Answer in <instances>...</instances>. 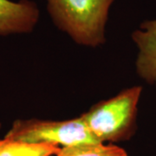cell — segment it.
<instances>
[{
  "label": "cell",
  "instance_id": "1",
  "mask_svg": "<svg viewBox=\"0 0 156 156\" xmlns=\"http://www.w3.org/2000/svg\"><path fill=\"white\" fill-rule=\"evenodd\" d=\"M54 24L79 45L95 48L106 41L115 0H44Z\"/></svg>",
  "mask_w": 156,
  "mask_h": 156
},
{
  "label": "cell",
  "instance_id": "2",
  "mask_svg": "<svg viewBox=\"0 0 156 156\" xmlns=\"http://www.w3.org/2000/svg\"><path fill=\"white\" fill-rule=\"evenodd\" d=\"M141 86L122 90L108 100L93 105L81 117L98 142H116L128 139L136 128Z\"/></svg>",
  "mask_w": 156,
  "mask_h": 156
},
{
  "label": "cell",
  "instance_id": "3",
  "mask_svg": "<svg viewBox=\"0 0 156 156\" xmlns=\"http://www.w3.org/2000/svg\"><path fill=\"white\" fill-rule=\"evenodd\" d=\"M5 137L29 143H46L60 147L98 142L81 115L65 121L17 119L12 123Z\"/></svg>",
  "mask_w": 156,
  "mask_h": 156
},
{
  "label": "cell",
  "instance_id": "4",
  "mask_svg": "<svg viewBox=\"0 0 156 156\" xmlns=\"http://www.w3.org/2000/svg\"><path fill=\"white\" fill-rule=\"evenodd\" d=\"M39 18L38 6L31 0H0V37L30 33Z\"/></svg>",
  "mask_w": 156,
  "mask_h": 156
},
{
  "label": "cell",
  "instance_id": "5",
  "mask_svg": "<svg viewBox=\"0 0 156 156\" xmlns=\"http://www.w3.org/2000/svg\"><path fill=\"white\" fill-rule=\"evenodd\" d=\"M131 37L138 50L135 61L137 75L156 89V19L141 23Z\"/></svg>",
  "mask_w": 156,
  "mask_h": 156
},
{
  "label": "cell",
  "instance_id": "6",
  "mask_svg": "<svg viewBox=\"0 0 156 156\" xmlns=\"http://www.w3.org/2000/svg\"><path fill=\"white\" fill-rule=\"evenodd\" d=\"M61 147L46 143H29L4 137L0 140V156H54Z\"/></svg>",
  "mask_w": 156,
  "mask_h": 156
},
{
  "label": "cell",
  "instance_id": "7",
  "mask_svg": "<svg viewBox=\"0 0 156 156\" xmlns=\"http://www.w3.org/2000/svg\"><path fill=\"white\" fill-rule=\"evenodd\" d=\"M54 156H128V154L118 146L95 142L61 147Z\"/></svg>",
  "mask_w": 156,
  "mask_h": 156
},
{
  "label": "cell",
  "instance_id": "8",
  "mask_svg": "<svg viewBox=\"0 0 156 156\" xmlns=\"http://www.w3.org/2000/svg\"><path fill=\"white\" fill-rule=\"evenodd\" d=\"M0 128H1V122H0Z\"/></svg>",
  "mask_w": 156,
  "mask_h": 156
}]
</instances>
